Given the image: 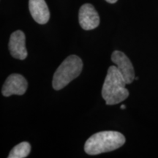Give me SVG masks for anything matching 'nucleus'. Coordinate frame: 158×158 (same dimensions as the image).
Here are the masks:
<instances>
[{
  "mask_svg": "<svg viewBox=\"0 0 158 158\" xmlns=\"http://www.w3.org/2000/svg\"><path fill=\"white\" fill-rule=\"evenodd\" d=\"M126 84L127 83L117 67L110 66L102 89V96L106 105L118 104L128 98L129 92L126 89Z\"/></svg>",
  "mask_w": 158,
  "mask_h": 158,
  "instance_id": "f257e3e1",
  "label": "nucleus"
},
{
  "mask_svg": "<svg viewBox=\"0 0 158 158\" xmlns=\"http://www.w3.org/2000/svg\"><path fill=\"white\" fill-rule=\"evenodd\" d=\"M125 143V137L116 131H102L89 138L84 145V150L89 155L114 151Z\"/></svg>",
  "mask_w": 158,
  "mask_h": 158,
  "instance_id": "f03ea898",
  "label": "nucleus"
},
{
  "mask_svg": "<svg viewBox=\"0 0 158 158\" xmlns=\"http://www.w3.org/2000/svg\"><path fill=\"white\" fill-rule=\"evenodd\" d=\"M83 69L81 59L76 55H70L63 61L55 72L52 85L55 90H60L80 76Z\"/></svg>",
  "mask_w": 158,
  "mask_h": 158,
  "instance_id": "7ed1b4c3",
  "label": "nucleus"
},
{
  "mask_svg": "<svg viewBox=\"0 0 158 158\" xmlns=\"http://www.w3.org/2000/svg\"><path fill=\"white\" fill-rule=\"evenodd\" d=\"M28 87V83L26 78L20 74H12L6 79L2 86V93L5 97H10L13 94L22 95Z\"/></svg>",
  "mask_w": 158,
  "mask_h": 158,
  "instance_id": "20e7f679",
  "label": "nucleus"
},
{
  "mask_svg": "<svg viewBox=\"0 0 158 158\" xmlns=\"http://www.w3.org/2000/svg\"><path fill=\"white\" fill-rule=\"evenodd\" d=\"M111 60L116 65L127 84H131L135 79V71L130 59L122 51H115L111 55Z\"/></svg>",
  "mask_w": 158,
  "mask_h": 158,
  "instance_id": "39448f33",
  "label": "nucleus"
},
{
  "mask_svg": "<svg viewBox=\"0 0 158 158\" xmlns=\"http://www.w3.org/2000/svg\"><path fill=\"white\" fill-rule=\"evenodd\" d=\"M78 20L81 27L84 30L95 29L100 23V17L98 12L91 4H84L81 7L79 10Z\"/></svg>",
  "mask_w": 158,
  "mask_h": 158,
  "instance_id": "423d86ee",
  "label": "nucleus"
},
{
  "mask_svg": "<svg viewBox=\"0 0 158 158\" xmlns=\"http://www.w3.org/2000/svg\"><path fill=\"white\" fill-rule=\"evenodd\" d=\"M9 50L12 56L23 60L27 57L26 48V37L22 31L18 30L12 33L9 41Z\"/></svg>",
  "mask_w": 158,
  "mask_h": 158,
  "instance_id": "0eeeda50",
  "label": "nucleus"
},
{
  "mask_svg": "<svg viewBox=\"0 0 158 158\" xmlns=\"http://www.w3.org/2000/svg\"><path fill=\"white\" fill-rule=\"evenodd\" d=\"M29 8L31 15L37 23L45 24L50 19V12L45 0H29Z\"/></svg>",
  "mask_w": 158,
  "mask_h": 158,
  "instance_id": "6e6552de",
  "label": "nucleus"
},
{
  "mask_svg": "<svg viewBox=\"0 0 158 158\" xmlns=\"http://www.w3.org/2000/svg\"><path fill=\"white\" fill-rule=\"evenodd\" d=\"M31 146L28 142H21L15 146L8 155V158H24L29 155Z\"/></svg>",
  "mask_w": 158,
  "mask_h": 158,
  "instance_id": "1a4fd4ad",
  "label": "nucleus"
},
{
  "mask_svg": "<svg viewBox=\"0 0 158 158\" xmlns=\"http://www.w3.org/2000/svg\"><path fill=\"white\" fill-rule=\"evenodd\" d=\"M106 2L108 3H110V4H114V3H116V2L118 1V0H106Z\"/></svg>",
  "mask_w": 158,
  "mask_h": 158,
  "instance_id": "9d476101",
  "label": "nucleus"
},
{
  "mask_svg": "<svg viewBox=\"0 0 158 158\" xmlns=\"http://www.w3.org/2000/svg\"><path fill=\"white\" fill-rule=\"evenodd\" d=\"M121 108H122V109H125V108H126V106H125V105H122V106H121Z\"/></svg>",
  "mask_w": 158,
  "mask_h": 158,
  "instance_id": "9b49d317",
  "label": "nucleus"
}]
</instances>
